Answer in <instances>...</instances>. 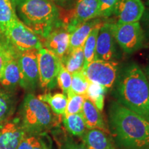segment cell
<instances>
[{
    "mask_svg": "<svg viewBox=\"0 0 149 149\" xmlns=\"http://www.w3.org/2000/svg\"><path fill=\"white\" fill-rule=\"evenodd\" d=\"M63 124L67 131L74 136L82 137L87 130L81 113L64 115Z\"/></svg>",
    "mask_w": 149,
    "mask_h": 149,
    "instance_id": "cell-22",
    "label": "cell"
},
{
    "mask_svg": "<svg viewBox=\"0 0 149 149\" xmlns=\"http://www.w3.org/2000/svg\"><path fill=\"white\" fill-rule=\"evenodd\" d=\"M141 19H142L143 22H144V24H145V26L146 28L147 32H148L149 34V11L145 10L144 15H143Z\"/></svg>",
    "mask_w": 149,
    "mask_h": 149,
    "instance_id": "cell-34",
    "label": "cell"
},
{
    "mask_svg": "<svg viewBox=\"0 0 149 149\" xmlns=\"http://www.w3.org/2000/svg\"><path fill=\"white\" fill-rule=\"evenodd\" d=\"M20 115L21 125L29 135H42L53 126V116L50 107L31 93L24 97Z\"/></svg>",
    "mask_w": 149,
    "mask_h": 149,
    "instance_id": "cell-4",
    "label": "cell"
},
{
    "mask_svg": "<svg viewBox=\"0 0 149 149\" xmlns=\"http://www.w3.org/2000/svg\"><path fill=\"white\" fill-rule=\"evenodd\" d=\"M110 133L121 149H143L149 146V122L118 102L109 108Z\"/></svg>",
    "mask_w": 149,
    "mask_h": 149,
    "instance_id": "cell-1",
    "label": "cell"
},
{
    "mask_svg": "<svg viewBox=\"0 0 149 149\" xmlns=\"http://www.w3.org/2000/svg\"><path fill=\"white\" fill-rule=\"evenodd\" d=\"M37 97L47 104L55 114L64 115L68 103V97L64 93H57L55 94H51L47 93L39 95Z\"/></svg>",
    "mask_w": 149,
    "mask_h": 149,
    "instance_id": "cell-20",
    "label": "cell"
},
{
    "mask_svg": "<svg viewBox=\"0 0 149 149\" xmlns=\"http://www.w3.org/2000/svg\"><path fill=\"white\" fill-rule=\"evenodd\" d=\"M102 23L100 18H95L81 24L70 33V42L68 53L80 47H83L86 40L92 30L98 24Z\"/></svg>",
    "mask_w": 149,
    "mask_h": 149,
    "instance_id": "cell-17",
    "label": "cell"
},
{
    "mask_svg": "<svg viewBox=\"0 0 149 149\" xmlns=\"http://www.w3.org/2000/svg\"><path fill=\"white\" fill-rule=\"evenodd\" d=\"M14 51L16 50L10 44H0V79L7 59Z\"/></svg>",
    "mask_w": 149,
    "mask_h": 149,
    "instance_id": "cell-30",
    "label": "cell"
},
{
    "mask_svg": "<svg viewBox=\"0 0 149 149\" xmlns=\"http://www.w3.org/2000/svg\"><path fill=\"white\" fill-rule=\"evenodd\" d=\"M17 19L15 0H0V34L4 35Z\"/></svg>",
    "mask_w": 149,
    "mask_h": 149,
    "instance_id": "cell-19",
    "label": "cell"
},
{
    "mask_svg": "<svg viewBox=\"0 0 149 149\" xmlns=\"http://www.w3.org/2000/svg\"><path fill=\"white\" fill-rule=\"evenodd\" d=\"M99 0H77L66 29L70 33L81 24L97 18Z\"/></svg>",
    "mask_w": 149,
    "mask_h": 149,
    "instance_id": "cell-11",
    "label": "cell"
},
{
    "mask_svg": "<svg viewBox=\"0 0 149 149\" xmlns=\"http://www.w3.org/2000/svg\"><path fill=\"white\" fill-rule=\"evenodd\" d=\"M67 97H68V103H67L64 115L81 113L86 97L74 94L72 92L68 93Z\"/></svg>",
    "mask_w": 149,
    "mask_h": 149,
    "instance_id": "cell-27",
    "label": "cell"
},
{
    "mask_svg": "<svg viewBox=\"0 0 149 149\" xmlns=\"http://www.w3.org/2000/svg\"><path fill=\"white\" fill-rule=\"evenodd\" d=\"M61 149H88L84 144H79L75 141L72 140V139H66Z\"/></svg>",
    "mask_w": 149,
    "mask_h": 149,
    "instance_id": "cell-33",
    "label": "cell"
},
{
    "mask_svg": "<svg viewBox=\"0 0 149 149\" xmlns=\"http://www.w3.org/2000/svg\"><path fill=\"white\" fill-rule=\"evenodd\" d=\"M15 99L10 93L0 90V124L13 113Z\"/></svg>",
    "mask_w": 149,
    "mask_h": 149,
    "instance_id": "cell-25",
    "label": "cell"
},
{
    "mask_svg": "<svg viewBox=\"0 0 149 149\" xmlns=\"http://www.w3.org/2000/svg\"><path fill=\"white\" fill-rule=\"evenodd\" d=\"M17 51H14L7 59L1 74L0 83L5 88H15L20 86L21 81V71L19 64Z\"/></svg>",
    "mask_w": 149,
    "mask_h": 149,
    "instance_id": "cell-15",
    "label": "cell"
},
{
    "mask_svg": "<svg viewBox=\"0 0 149 149\" xmlns=\"http://www.w3.org/2000/svg\"><path fill=\"white\" fill-rule=\"evenodd\" d=\"M33 149H52V144L49 137L44 135V133L37 135Z\"/></svg>",
    "mask_w": 149,
    "mask_h": 149,
    "instance_id": "cell-31",
    "label": "cell"
},
{
    "mask_svg": "<svg viewBox=\"0 0 149 149\" xmlns=\"http://www.w3.org/2000/svg\"><path fill=\"white\" fill-rule=\"evenodd\" d=\"M51 1H53V2L55 3L62 5V4H64V3H66L68 0H51Z\"/></svg>",
    "mask_w": 149,
    "mask_h": 149,
    "instance_id": "cell-35",
    "label": "cell"
},
{
    "mask_svg": "<svg viewBox=\"0 0 149 149\" xmlns=\"http://www.w3.org/2000/svg\"><path fill=\"white\" fill-rule=\"evenodd\" d=\"M120 69L117 61L94 59L82 71L90 82L97 84L108 91L114 87Z\"/></svg>",
    "mask_w": 149,
    "mask_h": 149,
    "instance_id": "cell-6",
    "label": "cell"
},
{
    "mask_svg": "<svg viewBox=\"0 0 149 149\" xmlns=\"http://www.w3.org/2000/svg\"><path fill=\"white\" fill-rule=\"evenodd\" d=\"M144 6H146V8H148V10H149V0H146Z\"/></svg>",
    "mask_w": 149,
    "mask_h": 149,
    "instance_id": "cell-37",
    "label": "cell"
},
{
    "mask_svg": "<svg viewBox=\"0 0 149 149\" xmlns=\"http://www.w3.org/2000/svg\"><path fill=\"white\" fill-rule=\"evenodd\" d=\"M89 82L86 76L82 70L80 71L75 72L72 74V81L70 90L69 92H72L74 94L85 96L88 88ZM68 92V93H69Z\"/></svg>",
    "mask_w": 149,
    "mask_h": 149,
    "instance_id": "cell-26",
    "label": "cell"
},
{
    "mask_svg": "<svg viewBox=\"0 0 149 149\" xmlns=\"http://www.w3.org/2000/svg\"><path fill=\"white\" fill-rule=\"evenodd\" d=\"M40 85L43 90L51 91L57 84V75L61 66L57 56L42 47L37 51Z\"/></svg>",
    "mask_w": 149,
    "mask_h": 149,
    "instance_id": "cell-7",
    "label": "cell"
},
{
    "mask_svg": "<svg viewBox=\"0 0 149 149\" xmlns=\"http://www.w3.org/2000/svg\"><path fill=\"white\" fill-rule=\"evenodd\" d=\"M35 140H36V136L26 135L17 149H33Z\"/></svg>",
    "mask_w": 149,
    "mask_h": 149,
    "instance_id": "cell-32",
    "label": "cell"
},
{
    "mask_svg": "<svg viewBox=\"0 0 149 149\" xmlns=\"http://www.w3.org/2000/svg\"><path fill=\"white\" fill-rule=\"evenodd\" d=\"M102 23L98 24L92 30L87 40H86L84 44L83 49L84 55V67L82 70H84L86 68V66H88V64L94 60L95 55L97 38L99 31H100Z\"/></svg>",
    "mask_w": 149,
    "mask_h": 149,
    "instance_id": "cell-23",
    "label": "cell"
},
{
    "mask_svg": "<svg viewBox=\"0 0 149 149\" xmlns=\"http://www.w3.org/2000/svg\"><path fill=\"white\" fill-rule=\"evenodd\" d=\"M120 0H99L97 18L107 19L113 15Z\"/></svg>",
    "mask_w": 149,
    "mask_h": 149,
    "instance_id": "cell-29",
    "label": "cell"
},
{
    "mask_svg": "<svg viewBox=\"0 0 149 149\" xmlns=\"http://www.w3.org/2000/svg\"><path fill=\"white\" fill-rule=\"evenodd\" d=\"M37 51L38 50L34 49L19 53L18 61L21 71L20 86L26 91H35L40 84Z\"/></svg>",
    "mask_w": 149,
    "mask_h": 149,
    "instance_id": "cell-9",
    "label": "cell"
},
{
    "mask_svg": "<svg viewBox=\"0 0 149 149\" xmlns=\"http://www.w3.org/2000/svg\"><path fill=\"white\" fill-rule=\"evenodd\" d=\"M107 90L102 86L93 82H89L88 88L86 93V98L88 99L102 112L104 107V97Z\"/></svg>",
    "mask_w": 149,
    "mask_h": 149,
    "instance_id": "cell-24",
    "label": "cell"
},
{
    "mask_svg": "<svg viewBox=\"0 0 149 149\" xmlns=\"http://www.w3.org/2000/svg\"><path fill=\"white\" fill-rule=\"evenodd\" d=\"M145 10L141 0H120L113 15L116 20L115 23H135L140 21Z\"/></svg>",
    "mask_w": 149,
    "mask_h": 149,
    "instance_id": "cell-12",
    "label": "cell"
},
{
    "mask_svg": "<svg viewBox=\"0 0 149 149\" xmlns=\"http://www.w3.org/2000/svg\"><path fill=\"white\" fill-rule=\"evenodd\" d=\"M117 43L111 29V22H103L97 38L94 59L113 60L116 57Z\"/></svg>",
    "mask_w": 149,
    "mask_h": 149,
    "instance_id": "cell-10",
    "label": "cell"
},
{
    "mask_svg": "<svg viewBox=\"0 0 149 149\" xmlns=\"http://www.w3.org/2000/svg\"><path fill=\"white\" fill-rule=\"evenodd\" d=\"M143 149H149V146H146V147H145V148H144Z\"/></svg>",
    "mask_w": 149,
    "mask_h": 149,
    "instance_id": "cell-38",
    "label": "cell"
},
{
    "mask_svg": "<svg viewBox=\"0 0 149 149\" xmlns=\"http://www.w3.org/2000/svg\"><path fill=\"white\" fill-rule=\"evenodd\" d=\"M113 88L117 102L149 122V81L137 63L121 67Z\"/></svg>",
    "mask_w": 149,
    "mask_h": 149,
    "instance_id": "cell-2",
    "label": "cell"
},
{
    "mask_svg": "<svg viewBox=\"0 0 149 149\" xmlns=\"http://www.w3.org/2000/svg\"><path fill=\"white\" fill-rule=\"evenodd\" d=\"M145 74H146L147 78H148L149 81V64L147 65V66L145 68Z\"/></svg>",
    "mask_w": 149,
    "mask_h": 149,
    "instance_id": "cell-36",
    "label": "cell"
},
{
    "mask_svg": "<svg viewBox=\"0 0 149 149\" xmlns=\"http://www.w3.org/2000/svg\"><path fill=\"white\" fill-rule=\"evenodd\" d=\"M81 113L87 129H98L109 135V128L106 125L101 112L88 99L85 97Z\"/></svg>",
    "mask_w": 149,
    "mask_h": 149,
    "instance_id": "cell-16",
    "label": "cell"
},
{
    "mask_svg": "<svg viewBox=\"0 0 149 149\" xmlns=\"http://www.w3.org/2000/svg\"><path fill=\"white\" fill-rule=\"evenodd\" d=\"M15 5L19 19L42 38L63 26L58 8L51 0H15Z\"/></svg>",
    "mask_w": 149,
    "mask_h": 149,
    "instance_id": "cell-3",
    "label": "cell"
},
{
    "mask_svg": "<svg viewBox=\"0 0 149 149\" xmlns=\"http://www.w3.org/2000/svg\"><path fill=\"white\" fill-rule=\"evenodd\" d=\"M61 61L70 73L72 74L81 70L84 62L83 47L68 53L61 59Z\"/></svg>",
    "mask_w": 149,
    "mask_h": 149,
    "instance_id": "cell-21",
    "label": "cell"
},
{
    "mask_svg": "<svg viewBox=\"0 0 149 149\" xmlns=\"http://www.w3.org/2000/svg\"><path fill=\"white\" fill-rule=\"evenodd\" d=\"M111 29L117 44L124 53L131 54L143 47L145 33L139 22L111 23Z\"/></svg>",
    "mask_w": 149,
    "mask_h": 149,
    "instance_id": "cell-5",
    "label": "cell"
},
{
    "mask_svg": "<svg viewBox=\"0 0 149 149\" xmlns=\"http://www.w3.org/2000/svg\"><path fill=\"white\" fill-rule=\"evenodd\" d=\"M70 33L61 26L52 31L45 39L44 47L61 59L68 53Z\"/></svg>",
    "mask_w": 149,
    "mask_h": 149,
    "instance_id": "cell-14",
    "label": "cell"
},
{
    "mask_svg": "<svg viewBox=\"0 0 149 149\" xmlns=\"http://www.w3.org/2000/svg\"><path fill=\"white\" fill-rule=\"evenodd\" d=\"M81 137L88 149H116L109 134L100 130L88 129Z\"/></svg>",
    "mask_w": 149,
    "mask_h": 149,
    "instance_id": "cell-18",
    "label": "cell"
},
{
    "mask_svg": "<svg viewBox=\"0 0 149 149\" xmlns=\"http://www.w3.org/2000/svg\"><path fill=\"white\" fill-rule=\"evenodd\" d=\"M57 85L63 91V93L67 95L70 90V86H71L72 74L66 70V68L62 64H61L58 75H57Z\"/></svg>",
    "mask_w": 149,
    "mask_h": 149,
    "instance_id": "cell-28",
    "label": "cell"
},
{
    "mask_svg": "<svg viewBox=\"0 0 149 149\" xmlns=\"http://www.w3.org/2000/svg\"><path fill=\"white\" fill-rule=\"evenodd\" d=\"M26 135L19 120L7 122L0 128V149H17Z\"/></svg>",
    "mask_w": 149,
    "mask_h": 149,
    "instance_id": "cell-13",
    "label": "cell"
},
{
    "mask_svg": "<svg viewBox=\"0 0 149 149\" xmlns=\"http://www.w3.org/2000/svg\"><path fill=\"white\" fill-rule=\"evenodd\" d=\"M8 44L18 52L39 50L43 47L40 37L25 26L19 19L3 35Z\"/></svg>",
    "mask_w": 149,
    "mask_h": 149,
    "instance_id": "cell-8",
    "label": "cell"
}]
</instances>
